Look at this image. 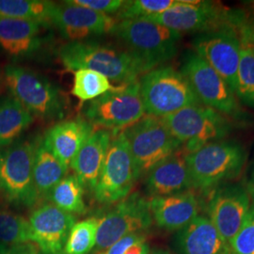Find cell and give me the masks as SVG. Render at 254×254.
<instances>
[{
  "label": "cell",
  "mask_w": 254,
  "mask_h": 254,
  "mask_svg": "<svg viewBox=\"0 0 254 254\" xmlns=\"http://www.w3.org/2000/svg\"><path fill=\"white\" fill-rule=\"evenodd\" d=\"M58 54L70 71L92 70L121 85L136 81L147 73L143 64L127 49L92 40L68 42L60 47Z\"/></svg>",
  "instance_id": "6da1fadb"
},
{
  "label": "cell",
  "mask_w": 254,
  "mask_h": 254,
  "mask_svg": "<svg viewBox=\"0 0 254 254\" xmlns=\"http://www.w3.org/2000/svg\"><path fill=\"white\" fill-rule=\"evenodd\" d=\"M192 46L194 52L206 62L235 92L241 49L239 27L226 26L200 33L192 41Z\"/></svg>",
  "instance_id": "5bb4252c"
},
{
  "label": "cell",
  "mask_w": 254,
  "mask_h": 254,
  "mask_svg": "<svg viewBox=\"0 0 254 254\" xmlns=\"http://www.w3.org/2000/svg\"><path fill=\"white\" fill-rule=\"evenodd\" d=\"M84 190L79 179L74 174H70L59 182L46 198L67 213L84 214L86 212Z\"/></svg>",
  "instance_id": "83f0119b"
},
{
  "label": "cell",
  "mask_w": 254,
  "mask_h": 254,
  "mask_svg": "<svg viewBox=\"0 0 254 254\" xmlns=\"http://www.w3.org/2000/svg\"><path fill=\"white\" fill-rule=\"evenodd\" d=\"M234 254H254V205L251 206L245 219L230 242Z\"/></svg>",
  "instance_id": "d6a6232c"
},
{
  "label": "cell",
  "mask_w": 254,
  "mask_h": 254,
  "mask_svg": "<svg viewBox=\"0 0 254 254\" xmlns=\"http://www.w3.org/2000/svg\"><path fill=\"white\" fill-rule=\"evenodd\" d=\"M145 241V236L141 233L131 234L122 237L113 245L110 246L107 252L103 254H125L131 246Z\"/></svg>",
  "instance_id": "e575fe53"
},
{
  "label": "cell",
  "mask_w": 254,
  "mask_h": 254,
  "mask_svg": "<svg viewBox=\"0 0 254 254\" xmlns=\"http://www.w3.org/2000/svg\"><path fill=\"white\" fill-rule=\"evenodd\" d=\"M247 156L239 142L223 139L186 154L192 189L208 192L233 181L242 172Z\"/></svg>",
  "instance_id": "7a4b0ae2"
},
{
  "label": "cell",
  "mask_w": 254,
  "mask_h": 254,
  "mask_svg": "<svg viewBox=\"0 0 254 254\" xmlns=\"http://www.w3.org/2000/svg\"><path fill=\"white\" fill-rule=\"evenodd\" d=\"M83 113L91 126L124 131L144 117L145 109L139 91V82L121 85L100 97L88 102Z\"/></svg>",
  "instance_id": "30bf717a"
},
{
  "label": "cell",
  "mask_w": 254,
  "mask_h": 254,
  "mask_svg": "<svg viewBox=\"0 0 254 254\" xmlns=\"http://www.w3.org/2000/svg\"><path fill=\"white\" fill-rule=\"evenodd\" d=\"M173 245L176 254H234L211 220L203 216L177 231Z\"/></svg>",
  "instance_id": "d6986e66"
},
{
  "label": "cell",
  "mask_w": 254,
  "mask_h": 254,
  "mask_svg": "<svg viewBox=\"0 0 254 254\" xmlns=\"http://www.w3.org/2000/svg\"><path fill=\"white\" fill-rule=\"evenodd\" d=\"M113 89L109 78L98 72L88 69L73 72L72 94L81 102L94 100Z\"/></svg>",
  "instance_id": "f1b7e54d"
},
{
  "label": "cell",
  "mask_w": 254,
  "mask_h": 254,
  "mask_svg": "<svg viewBox=\"0 0 254 254\" xmlns=\"http://www.w3.org/2000/svg\"><path fill=\"white\" fill-rule=\"evenodd\" d=\"M28 221L39 254H64L68 236L75 224L72 214L46 203L31 213Z\"/></svg>",
  "instance_id": "e0dca14e"
},
{
  "label": "cell",
  "mask_w": 254,
  "mask_h": 254,
  "mask_svg": "<svg viewBox=\"0 0 254 254\" xmlns=\"http://www.w3.org/2000/svg\"><path fill=\"white\" fill-rule=\"evenodd\" d=\"M178 32L203 33L226 26H242L245 15L213 1L179 0L164 12L144 17Z\"/></svg>",
  "instance_id": "8992f818"
},
{
  "label": "cell",
  "mask_w": 254,
  "mask_h": 254,
  "mask_svg": "<svg viewBox=\"0 0 254 254\" xmlns=\"http://www.w3.org/2000/svg\"><path fill=\"white\" fill-rule=\"evenodd\" d=\"M179 0H132L125 1L119 10L120 20L144 18L164 12L176 5Z\"/></svg>",
  "instance_id": "1f68e13d"
},
{
  "label": "cell",
  "mask_w": 254,
  "mask_h": 254,
  "mask_svg": "<svg viewBox=\"0 0 254 254\" xmlns=\"http://www.w3.org/2000/svg\"><path fill=\"white\" fill-rule=\"evenodd\" d=\"M33 123V115L13 96L0 99V146L15 142Z\"/></svg>",
  "instance_id": "d4e9b609"
},
{
  "label": "cell",
  "mask_w": 254,
  "mask_h": 254,
  "mask_svg": "<svg viewBox=\"0 0 254 254\" xmlns=\"http://www.w3.org/2000/svg\"><path fill=\"white\" fill-rule=\"evenodd\" d=\"M239 30L241 32L245 33L246 35L249 37L254 44V19H253L252 21H248L245 17L242 26L239 27Z\"/></svg>",
  "instance_id": "74e56055"
},
{
  "label": "cell",
  "mask_w": 254,
  "mask_h": 254,
  "mask_svg": "<svg viewBox=\"0 0 254 254\" xmlns=\"http://www.w3.org/2000/svg\"><path fill=\"white\" fill-rule=\"evenodd\" d=\"M125 254H150L149 246L147 245L145 241L131 246Z\"/></svg>",
  "instance_id": "8d00e7d4"
},
{
  "label": "cell",
  "mask_w": 254,
  "mask_h": 254,
  "mask_svg": "<svg viewBox=\"0 0 254 254\" xmlns=\"http://www.w3.org/2000/svg\"><path fill=\"white\" fill-rule=\"evenodd\" d=\"M7 88L34 116L52 121L62 119L66 101L61 90L43 74L19 65H8L4 70Z\"/></svg>",
  "instance_id": "5b68a950"
},
{
  "label": "cell",
  "mask_w": 254,
  "mask_h": 254,
  "mask_svg": "<svg viewBox=\"0 0 254 254\" xmlns=\"http://www.w3.org/2000/svg\"><path fill=\"white\" fill-rule=\"evenodd\" d=\"M170 254L169 253H167V252H165V251H162V250H154L152 252V254Z\"/></svg>",
  "instance_id": "60d3db41"
},
{
  "label": "cell",
  "mask_w": 254,
  "mask_h": 254,
  "mask_svg": "<svg viewBox=\"0 0 254 254\" xmlns=\"http://www.w3.org/2000/svg\"><path fill=\"white\" fill-rule=\"evenodd\" d=\"M0 242L9 247L32 242L29 221L2 205H0Z\"/></svg>",
  "instance_id": "f546056e"
},
{
  "label": "cell",
  "mask_w": 254,
  "mask_h": 254,
  "mask_svg": "<svg viewBox=\"0 0 254 254\" xmlns=\"http://www.w3.org/2000/svg\"><path fill=\"white\" fill-rule=\"evenodd\" d=\"M37 140H20L0 152V190L13 205L30 208L39 200L33 163Z\"/></svg>",
  "instance_id": "9c48e42d"
},
{
  "label": "cell",
  "mask_w": 254,
  "mask_h": 254,
  "mask_svg": "<svg viewBox=\"0 0 254 254\" xmlns=\"http://www.w3.org/2000/svg\"><path fill=\"white\" fill-rule=\"evenodd\" d=\"M152 223L149 200L139 193L130 194L99 219L94 251L108 250L122 237L146 231Z\"/></svg>",
  "instance_id": "4fadbf2b"
},
{
  "label": "cell",
  "mask_w": 254,
  "mask_h": 254,
  "mask_svg": "<svg viewBox=\"0 0 254 254\" xmlns=\"http://www.w3.org/2000/svg\"><path fill=\"white\" fill-rule=\"evenodd\" d=\"M247 190L249 191L250 196H252V198L254 200V168L253 169V172L251 173L250 180L248 182V189Z\"/></svg>",
  "instance_id": "f35d334b"
},
{
  "label": "cell",
  "mask_w": 254,
  "mask_h": 254,
  "mask_svg": "<svg viewBox=\"0 0 254 254\" xmlns=\"http://www.w3.org/2000/svg\"><path fill=\"white\" fill-rule=\"evenodd\" d=\"M139 91L145 113L163 118L181 109L202 105L189 79L172 66H160L142 74Z\"/></svg>",
  "instance_id": "277c9868"
},
{
  "label": "cell",
  "mask_w": 254,
  "mask_h": 254,
  "mask_svg": "<svg viewBox=\"0 0 254 254\" xmlns=\"http://www.w3.org/2000/svg\"><path fill=\"white\" fill-rule=\"evenodd\" d=\"M136 181L134 161L125 133H114L93 191L94 197L104 204L117 202L127 198Z\"/></svg>",
  "instance_id": "7c38bea8"
},
{
  "label": "cell",
  "mask_w": 254,
  "mask_h": 254,
  "mask_svg": "<svg viewBox=\"0 0 254 254\" xmlns=\"http://www.w3.org/2000/svg\"><path fill=\"white\" fill-rule=\"evenodd\" d=\"M92 131L88 121L77 118L58 123L46 131L43 138L55 155L69 168Z\"/></svg>",
  "instance_id": "603a6c76"
},
{
  "label": "cell",
  "mask_w": 254,
  "mask_h": 254,
  "mask_svg": "<svg viewBox=\"0 0 254 254\" xmlns=\"http://www.w3.org/2000/svg\"><path fill=\"white\" fill-rule=\"evenodd\" d=\"M186 154L180 149L147 173L146 192L151 198L181 193L192 188Z\"/></svg>",
  "instance_id": "44dd1931"
},
{
  "label": "cell",
  "mask_w": 254,
  "mask_h": 254,
  "mask_svg": "<svg viewBox=\"0 0 254 254\" xmlns=\"http://www.w3.org/2000/svg\"><path fill=\"white\" fill-rule=\"evenodd\" d=\"M110 34L125 44L147 72L173 60L182 39L180 32L141 18L120 20Z\"/></svg>",
  "instance_id": "3957f363"
},
{
  "label": "cell",
  "mask_w": 254,
  "mask_h": 254,
  "mask_svg": "<svg viewBox=\"0 0 254 254\" xmlns=\"http://www.w3.org/2000/svg\"><path fill=\"white\" fill-rule=\"evenodd\" d=\"M67 2L106 15L119 12L125 3L123 0H69Z\"/></svg>",
  "instance_id": "836d02e7"
},
{
  "label": "cell",
  "mask_w": 254,
  "mask_h": 254,
  "mask_svg": "<svg viewBox=\"0 0 254 254\" xmlns=\"http://www.w3.org/2000/svg\"><path fill=\"white\" fill-rule=\"evenodd\" d=\"M2 254H39L38 247L32 242L10 246L9 249Z\"/></svg>",
  "instance_id": "d590c367"
},
{
  "label": "cell",
  "mask_w": 254,
  "mask_h": 254,
  "mask_svg": "<svg viewBox=\"0 0 254 254\" xmlns=\"http://www.w3.org/2000/svg\"><path fill=\"white\" fill-rule=\"evenodd\" d=\"M240 32V61L236 74L237 99L250 108H254V44Z\"/></svg>",
  "instance_id": "484cf974"
},
{
  "label": "cell",
  "mask_w": 254,
  "mask_h": 254,
  "mask_svg": "<svg viewBox=\"0 0 254 254\" xmlns=\"http://www.w3.org/2000/svg\"><path fill=\"white\" fill-rule=\"evenodd\" d=\"M8 249H9V246L5 245L4 243L0 242V254H2L3 253H5V252H6Z\"/></svg>",
  "instance_id": "ab89813d"
},
{
  "label": "cell",
  "mask_w": 254,
  "mask_h": 254,
  "mask_svg": "<svg viewBox=\"0 0 254 254\" xmlns=\"http://www.w3.org/2000/svg\"><path fill=\"white\" fill-rule=\"evenodd\" d=\"M161 119L187 154L224 139L233 130L230 118L204 105L188 107Z\"/></svg>",
  "instance_id": "52a82bcc"
},
{
  "label": "cell",
  "mask_w": 254,
  "mask_h": 254,
  "mask_svg": "<svg viewBox=\"0 0 254 254\" xmlns=\"http://www.w3.org/2000/svg\"><path fill=\"white\" fill-rule=\"evenodd\" d=\"M149 204L156 225L168 231H179L186 227L200 212L199 200L190 191L153 197Z\"/></svg>",
  "instance_id": "ffe728a7"
},
{
  "label": "cell",
  "mask_w": 254,
  "mask_h": 254,
  "mask_svg": "<svg viewBox=\"0 0 254 254\" xmlns=\"http://www.w3.org/2000/svg\"><path fill=\"white\" fill-rule=\"evenodd\" d=\"M123 132L134 161L137 180L183 146L158 117L148 115Z\"/></svg>",
  "instance_id": "ba28073f"
},
{
  "label": "cell",
  "mask_w": 254,
  "mask_h": 254,
  "mask_svg": "<svg viewBox=\"0 0 254 254\" xmlns=\"http://www.w3.org/2000/svg\"><path fill=\"white\" fill-rule=\"evenodd\" d=\"M110 141L111 134L109 130L101 128L92 131L70 164L74 175L81 182L84 189L94 191Z\"/></svg>",
  "instance_id": "7402d4cb"
},
{
  "label": "cell",
  "mask_w": 254,
  "mask_h": 254,
  "mask_svg": "<svg viewBox=\"0 0 254 254\" xmlns=\"http://www.w3.org/2000/svg\"><path fill=\"white\" fill-rule=\"evenodd\" d=\"M182 73L189 79L200 103L228 118L241 121L245 112L225 80L194 51L184 55Z\"/></svg>",
  "instance_id": "8fae6325"
},
{
  "label": "cell",
  "mask_w": 254,
  "mask_h": 254,
  "mask_svg": "<svg viewBox=\"0 0 254 254\" xmlns=\"http://www.w3.org/2000/svg\"><path fill=\"white\" fill-rule=\"evenodd\" d=\"M55 5L45 0H0V16L35 21L48 27Z\"/></svg>",
  "instance_id": "4316f807"
},
{
  "label": "cell",
  "mask_w": 254,
  "mask_h": 254,
  "mask_svg": "<svg viewBox=\"0 0 254 254\" xmlns=\"http://www.w3.org/2000/svg\"><path fill=\"white\" fill-rule=\"evenodd\" d=\"M118 21L97 11L65 1L55 5L50 24L69 42L84 41L94 36L111 33Z\"/></svg>",
  "instance_id": "2e32d148"
},
{
  "label": "cell",
  "mask_w": 254,
  "mask_h": 254,
  "mask_svg": "<svg viewBox=\"0 0 254 254\" xmlns=\"http://www.w3.org/2000/svg\"><path fill=\"white\" fill-rule=\"evenodd\" d=\"M68 169L46 145L44 138L37 140L33 176L39 197H47L55 186L65 177Z\"/></svg>",
  "instance_id": "cb8c5ba5"
},
{
  "label": "cell",
  "mask_w": 254,
  "mask_h": 254,
  "mask_svg": "<svg viewBox=\"0 0 254 254\" xmlns=\"http://www.w3.org/2000/svg\"><path fill=\"white\" fill-rule=\"evenodd\" d=\"M211 191L208 218L230 245L251 208V196L241 184L227 183Z\"/></svg>",
  "instance_id": "9a60e30c"
},
{
  "label": "cell",
  "mask_w": 254,
  "mask_h": 254,
  "mask_svg": "<svg viewBox=\"0 0 254 254\" xmlns=\"http://www.w3.org/2000/svg\"><path fill=\"white\" fill-rule=\"evenodd\" d=\"M98 218H87L75 223L68 236L64 254H88L96 244Z\"/></svg>",
  "instance_id": "4dcf8cb0"
},
{
  "label": "cell",
  "mask_w": 254,
  "mask_h": 254,
  "mask_svg": "<svg viewBox=\"0 0 254 254\" xmlns=\"http://www.w3.org/2000/svg\"><path fill=\"white\" fill-rule=\"evenodd\" d=\"M43 27L35 21L0 16V50L17 61L34 56L44 46Z\"/></svg>",
  "instance_id": "ac0fdd59"
}]
</instances>
